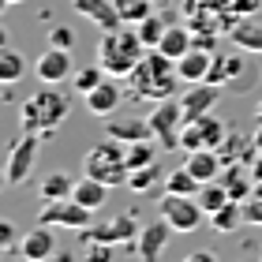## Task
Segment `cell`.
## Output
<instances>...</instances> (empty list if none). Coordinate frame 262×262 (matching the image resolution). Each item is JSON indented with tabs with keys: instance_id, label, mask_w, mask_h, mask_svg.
<instances>
[{
	"instance_id": "6da1fadb",
	"label": "cell",
	"mask_w": 262,
	"mask_h": 262,
	"mask_svg": "<svg viewBox=\"0 0 262 262\" xmlns=\"http://www.w3.org/2000/svg\"><path fill=\"white\" fill-rule=\"evenodd\" d=\"M180 71H176V60L165 56L161 49H146V56L135 64V71L127 75V90L142 101H165L176 98V86H180Z\"/></svg>"
},
{
	"instance_id": "7a4b0ae2",
	"label": "cell",
	"mask_w": 262,
	"mask_h": 262,
	"mask_svg": "<svg viewBox=\"0 0 262 262\" xmlns=\"http://www.w3.org/2000/svg\"><path fill=\"white\" fill-rule=\"evenodd\" d=\"M68 109H71V101H68V94L60 90V82H45L41 90H34L30 98L23 101L19 127L23 131H34V135H41V139H49L53 127H60L68 120Z\"/></svg>"
},
{
	"instance_id": "3957f363",
	"label": "cell",
	"mask_w": 262,
	"mask_h": 262,
	"mask_svg": "<svg viewBox=\"0 0 262 262\" xmlns=\"http://www.w3.org/2000/svg\"><path fill=\"white\" fill-rule=\"evenodd\" d=\"M142 56H146V45H142L139 30H101L98 64L109 71L113 79H127Z\"/></svg>"
},
{
	"instance_id": "277c9868",
	"label": "cell",
	"mask_w": 262,
	"mask_h": 262,
	"mask_svg": "<svg viewBox=\"0 0 262 262\" xmlns=\"http://www.w3.org/2000/svg\"><path fill=\"white\" fill-rule=\"evenodd\" d=\"M127 146L124 142H116L113 135H105L101 142H94V146L86 150V158H82V172L94 176V180L109 184V187H127Z\"/></svg>"
},
{
	"instance_id": "5b68a950",
	"label": "cell",
	"mask_w": 262,
	"mask_h": 262,
	"mask_svg": "<svg viewBox=\"0 0 262 262\" xmlns=\"http://www.w3.org/2000/svg\"><path fill=\"white\" fill-rule=\"evenodd\" d=\"M236 11L232 0H184V23L195 34H229L236 27Z\"/></svg>"
},
{
	"instance_id": "8992f818",
	"label": "cell",
	"mask_w": 262,
	"mask_h": 262,
	"mask_svg": "<svg viewBox=\"0 0 262 262\" xmlns=\"http://www.w3.org/2000/svg\"><path fill=\"white\" fill-rule=\"evenodd\" d=\"M225 139H229L225 120H217L213 113H206V116H195V120H184L180 150L184 154H191V150H221Z\"/></svg>"
},
{
	"instance_id": "52a82bcc",
	"label": "cell",
	"mask_w": 262,
	"mask_h": 262,
	"mask_svg": "<svg viewBox=\"0 0 262 262\" xmlns=\"http://www.w3.org/2000/svg\"><path fill=\"white\" fill-rule=\"evenodd\" d=\"M150 127L161 150H180V131H184V105L180 98H165L150 109Z\"/></svg>"
},
{
	"instance_id": "ba28073f",
	"label": "cell",
	"mask_w": 262,
	"mask_h": 262,
	"mask_svg": "<svg viewBox=\"0 0 262 262\" xmlns=\"http://www.w3.org/2000/svg\"><path fill=\"white\" fill-rule=\"evenodd\" d=\"M158 213L172 225V232H195L206 217V210L199 206L195 195H172V191H165L158 199Z\"/></svg>"
},
{
	"instance_id": "9c48e42d",
	"label": "cell",
	"mask_w": 262,
	"mask_h": 262,
	"mask_svg": "<svg viewBox=\"0 0 262 262\" xmlns=\"http://www.w3.org/2000/svg\"><path fill=\"white\" fill-rule=\"evenodd\" d=\"M90 206H82L79 199H53V202H45V206L38 210V221L41 225H53V229H75V232H82V229H90Z\"/></svg>"
},
{
	"instance_id": "30bf717a",
	"label": "cell",
	"mask_w": 262,
	"mask_h": 262,
	"mask_svg": "<svg viewBox=\"0 0 262 262\" xmlns=\"http://www.w3.org/2000/svg\"><path fill=\"white\" fill-rule=\"evenodd\" d=\"M38 146H41V135H34V131H23V139H15V146L8 154V165H4L8 187H19L30 180L34 161H38Z\"/></svg>"
},
{
	"instance_id": "8fae6325",
	"label": "cell",
	"mask_w": 262,
	"mask_h": 262,
	"mask_svg": "<svg viewBox=\"0 0 262 262\" xmlns=\"http://www.w3.org/2000/svg\"><path fill=\"white\" fill-rule=\"evenodd\" d=\"M142 232V225L135 213H113L105 221H94L90 229H82V240H105V244H135Z\"/></svg>"
},
{
	"instance_id": "7c38bea8",
	"label": "cell",
	"mask_w": 262,
	"mask_h": 262,
	"mask_svg": "<svg viewBox=\"0 0 262 262\" xmlns=\"http://www.w3.org/2000/svg\"><path fill=\"white\" fill-rule=\"evenodd\" d=\"M221 101V86L210 79L202 82H187V90L180 94V105H184V120H195V116H206L213 113V105Z\"/></svg>"
},
{
	"instance_id": "4fadbf2b",
	"label": "cell",
	"mask_w": 262,
	"mask_h": 262,
	"mask_svg": "<svg viewBox=\"0 0 262 262\" xmlns=\"http://www.w3.org/2000/svg\"><path fill=\"white\" fill-rule=\"evenodd\" d=\"M15 255L23 262H45L56 255V240H53V225H34L30 232H23V240L15 247Z\"/></svg>"
},
{
	"instance_id": "5bb4252c",
	"label": "cell",
	"mask_w": 262,
	"mask_h": 262,
	"mask_svg": "<svg viewBox=\"0 0 262 262\" xmlns=\"http://www.w3.org/2000/svg\"><path fill=\"white\" fill-rule=\"evenodd\" d=\"M169 236H172V225L165 217L161 221H146V225H142V232H139V240L131 247H135V255L142 262H158L161 251H165V244H169Z\"/></svg>"
},
{
	"instance_id": "9a60e30c",
	"label": "cell",
	"mask_w": 262,
	"mask_h": 262,
	"mask_svg": "<svg viewBox=\"0 0 262 262\" xmlns=\"http://www.w3.org/2000/svg\"><path fill=\"white\" fill-rule=\"evenodd\" d=\"M34 75H38L41 82H64L75 75V68H71V49H56V45H49L38 60H34Z\"/></svg>"
},
{
	"instance_id": "2e32d148",
	"label": "cell",
	"mask_w": 262,
	"mask_h": 262,
	"mask_svg": "<svg viewBox=\"0 0 262 262\" xmlns=\"http://www.w3.org/2000/svg\"><path fill=\"white\" fill-rule=\"evenodd\" d=\"M105 135H113L116 142H142V139H154V127H150V116H109L105 124Z\"/></svg>"
},
{
	"instance_id": "e0dca14e",
	"label": "cell",
	"mask_w": 262,
	"mask_h": 262,
	"mask_svg": "<svg viewBox=\"0 0 262 262\" xmlns=\"http://www.w3.org/2000/svg\"><path fill=\"white\" fill-rule=\"evenodd\" d=\"M120 101H124V90H120V82H116L113 75L101 82V86H94L90 94H86V109H90V116H116L120 113Z\"/></svg>"
},
{
	"instance_id": "ac0fdd59",
	"label": "cell",
	"mask_w": 262,
	"mask_h": 262,
	"mask_svg": "<svg viewBox=\"0 0 262 262\" xmlns=\"http://www.w3.org/2000/svg\"><path fill=\"white\" fill-rule=\"evenodd\" d=\"M71 8L101 30H120L124 27V19H120V11H116L113 0H71Z\"/></svg>"
},
{
	"instance_id": "d6986e66",
	"label": "cell",
	"mask_w": 262,
	"mask_h": 262,
	"mask_svg": "<svg viewBox=\"0 0 262 262\" xmlns=\"http://www.w3.org/2000/svg\"><path fill=\"white\" fill-rule=\"evenodd\" d=\"M210 64H213V53L195 45V49H187L180 60H176V71H180L184 82H202V79H210Z\"/></svg>"
},
{
	"instance_id": "ffe728a7",
	"label": "cell",
	"mask_w": 262,
	"mask_h": 262,
	"mask_svg": "<svg viewBox=\"0 0 262 262\" xmlns=\"http://www.w3.org/2000/svg\"><path fill=\"white\" fill-rule=\"evenodd\" d=\"M221 184L229 187V195L236 199V202H247L255 195V176H251V165H244L236 161V165H225V172H221Z\"/></svg>"
},
{
	"instance_id": "44dd1931",
	"label": "cell",
	"mask_w": 262,
	"mask_h": 262,
	"mask_svg": "<svg viewBox=\"0 0 262 262\" xmlns=\"http://www.w3.org/2000/svg\"><path fill=\"white\" fill-rule=\"evenodd\" d=\"M158 49L165 56H172V60H180L187 49H195V30L187 27V23H169V30H165V38H161Z\"/></svg>"
},
{
	"instance_id": "7402d4cb",
	"label": "cell",
	"mask_w": 262,
	"mask_h": 262,
	"mask_svg": "<svg viewBox=\"0 0 262 262\" xmlns=\"http://www.w3.org/2000/svg\"><path fill=\"white\" fill-rule=\"evenodd\" d=\"M229 41L244 53H262V23H255L251 15L236 19V27L229 30Z\"/></svg>"
},
{
	"instance_id": "603a6c76",
	"label": "cell",
	"mask_w": 262,
	"mask_h": 262,
	"mask_svg": "<svg viewBox=\"0 0 262 262\" xmlns=\"http://www.w3.org/2000/svg\"><path fill=\"white\" fill-rule=\"evenodd\" d=\"M71 199H79L82 206H90V210H101L105 202H109V184H101V180H94V176L82 172V180H75Z\"/></svg>"
},
{
	"instance_id": "cb8c5ba5",
	"label": "cell",
	"mask_w": 262,
	"mask_h": 262,
	"mask_svg": "<svg viewBox=\"0 0 262 262\" xmlns=\"http://www.w3.org/2000/svg\"><path fill=\"white\" fill-rule=\"evenodd\" d=\"M240 71H244L240 49H236V53H213V64H210V82H217V86H225V82L240 79Z\"/></svg>"
},
{
	"instance_id": "d4e9b609",
	"label": "cell",
	"mask_w": 262,
	"mask_h": 262,
	"mask_svg": "<svg viewBox=\"0 0 262 262\" xmlns=\"http://www.w3.org/2000/svg\"><path fill=\"white\" fill-rule=\"evenodd\" d=\"M247 217H244V202H236V199H229L225 206L217 210V213H210V225L217 229L221 236H229V232H236L244 225Z\"/></svg>"
},
{
	"instance_id": "484cf974",
	"label": "cell",
	"mask_w": 262,
	"mask_h": 262,
	"mask_svg": "<svg viewBox=\"0 0 262 262\" xmlns=\"http://www.w3.org/2000/svg\"><path fill=\"white\" fill-rule=\"evenodd\" d=\"M158 180H161V161L142 165V169H131V176H127V191H135V195H150L154 187H158Z\"/></svg>"
},
{
	"instance_id": "4316f807",
	"label": "cell",
	"mask_w": 262,
	"mask_h": 262,
	"mask_svg": "<svg viewBox=\"0 0 262 262\" xmlns=\"http://www.w3.org/2000/svg\"><path fill=\"white\" fill-rule=\"evenodd\" d=\"M71 191H75V180H71L68 172H49V176L41 180V187H38L41 202H53V199H68Z\"/></svg>"
},
{
	"instance_id": "83f0119b",
	"label": "cell",
	"mask_w": 262,
	"mask_h": 262,
	"mask_svg": "<svg viewBox=\"0 0 262 262\" xmlns=\"http://www.w3.org/2000/svg\"><path fill=\"white\" fill-rule=\"evenodd\" d=\"M165 191H172V195H199L202 191V180L184 165V169H176V172L165 176Z\"/></svg>"
},
{
	"instance_id": "f1b7e54d",
	"label": "cell",
	"mask_w": 262,
	"mask_h": 262,
	"mask_svg": "<svg viewBox=\"0 0 262 262\" xmlns=\"http://www.w3.org/2000/svg\"><path fill=\"white\" fill-rule=\"evenodd\" d=\"M195 199H199V206L206 210V217H210V213H217L232 195H229V187H225L221 180H210V184H202V191H199Z\"/></svg>"
},
{
	"instance_id": "f546056e",
	"label": "cell",
	"mask_w": 262,
	"mask_h": 262,
	"mask_svg": "<svg viewBox=\"0 0 262 262\" xmlns=\"http://www.w3.org/2000/svg\"><path fill=\"white\" fill-rule=\"evenodd\" d=\"M135 30H139V38H142V45H146V49H158L161 38H165V30H169V23L161 19V11H150V15L142 19Z\"/></svg>"
},
{
	"instance_id": "4dcf8cb0",
	"label": "cell",
	"mask_w": 262,
	"mask_h": 262,
	"mask_svg": "<svg viewBox=\"0 0 262 262\" xmlns=\"http://www.w3.org/2000/svg\"><path fill=\"white\" fill-rule=\"evenodd\" d=\"M23 75H27V60H23L15 49H4L0 53V82L11 86V82H19Z\"/></svg>"
},
{
	"instance_id": "1f68e13d",
	"label": "cell",
	"mask_w": 262,
	"mask_h": 262,
	"mask_svg": "<svg viewBox=\"0 0 262 262\" xmlns=\"http://www.w3.org/2000/svg\"><path fill=\"white\" fill-rule=\"evenodd\" d=\"M105 79H109V71H105L101 64H94V68L75 71V75H71V86H75V94H82V98H86V94H90L94 86H101Z\"/></svg>"
},
{
	"instance_id": "d6a6232c",
	"label": "cell",
	"mask_w": 262,
	"mask_h": 262,
	"mask_svg": "<svg viewBox=\"0 0 262 262\" xmlns=\"http://www.w3.org/2000/svg\"><path fill=\"white\" fill-rule=\"evenodd\" d=\"M113 4H116V11H120V19L127 27H139V23L154 11V0H113Z\"/></svg>"
},
{
	"instance_id": "836d02e7",
	"label": "cell",
	"mask_w": 262,
	"mask_h": 262,
	"mask_svg": "<svg viewBox=\"0 0 262 262\" xmlns=\"http://www.w3.org/2000/svg\"><path fill=\"white\" fill-rule=\"evenodd\" d=\"M124 161H127V169H142V165H154V161H158V146H150V139L131 142Z\"/></svg>"
},
{
	"instance_id": "e575fe53",
	"label": "cell",
	"mask_w": 262,
	"mask_h": 262,
	"mask_svg": "<svg viewBox=\"0 0 262 262\" xmlns=\"http://www.w3.org/2000/svg\"><path fill=\"white\" fill-rule=\"evenodd\" d=\"M82 258H86V262H113V258H116V244L82 240Z\"/></svg>"
},
{
	"instance_id": "d590c367",
	"label": "cell",
	"mask_w": 262,
	"mask_h": 262,
	"mask_svg": "<svg viewBox=\"0 0 262 262\" xmlns=\"http://www.w3.org/2000/svg\"><path fill=\"white\" fill-rule=\"evenodd\" d=\"M49 45H56V49H71V45H75V30H71V27H53L49 30Z\"/></svg>"
},
{
	"instance_id": "8d00e7d4",
	"label": "cell",
	"mask_w": 262,
	"mask_h": 262,
	"mask_svg": "<svg viewBox=\"0 0 262 262\" xmlns=\"http://www.w3.org/2000/svg\"><path fill=\"white\" fill-rule=\"evenodd\" d=\"M244 217H247V225H258L262 229V195H251L244 202Z\"/></svg>"
},
{
	"instance_id": "74e56055",
	"label": "cell",
	"mask_w": 262,
	"mask_h": 262,
	"mask_svg": "<svg viewBox=\"0 0 262 262\" xmlns=\"http://www.w3.org/2000/svg\"><path fill=\"white\" fill-rule=\"evenodd\" d=\"M0 244H4L8 247V255H15V225H11V221H0Z\"/></svg>"
},
{
	"instance_id": "f35d334b",
	"label": "cell",
	"mask_w": 262,
	"mask_h": 262,
	"mask_svg": "<svg viewBox=\"0 0 262 262\" xmlns=\"http://www.w3.org/2000/svg\"><path fill=\"white\" fill-rule=\"evenodd\" d=\"M262 8V0H232V11H236V15H255V11Z\"/></svg>"
},
{
	"instance_id": "ab89813d",
	"label": "cell",
	"mask_w": 262,
	"mask_h": 262,
	"mask_svg": "<svg viewBox=\"0 0 262 262\" xmlns=\"http://www.w3.org/2000/svg\"><path fill=\"white\" fill-rule=\"evenodd\" d=\"M184 262H217V258H213V251H202V247H199V251H187Z\"/></svg>"
},
{
	"instance_id": "60d3db41",
	"label": "cell",
	"mask_w": 262,
	"mask_h": 262,
	"mask_svg": "<svg viewBox=\"0 0 262 262\" xmlns=\"http://www.w3.org/2000/svg\"><path fill=\"white\" fill-rule=\"evenodd\" d=\"M251 176H255V195H262V158L251 161Z\"/></svg>"
},
{
	"instance_id": "b9f144b4",
	"label": "cell",
	"mask_w": 262,
	"mask_h": 262,
	"mask_svg": "<svg viewBox=\"0 0 262 262\" xmlns=\"http://www.w3.org/2000/svg\"><path fill=\"white\" fill-rule=\"evenodd\" d=\"M251 139H255V150H258V158H262V124H258V131H255Z\"/></svg>"
},
{
	"instance_id": "7bdbcfd3",
	"label": "cell",
	"mask_w": 262,
	"mask_h": 262,
	"mask_svg": "<svg viewBox=\"0 0 262 262\" xmlns=\"http://www.w3.org/2000/svg\"><path fill=\"white\" fill-rule=\"evenodd\" d=\"M56 262H75V258H71V255H60V251H56Z\"/></svg>"
},
{
	"instance_id": "ee69618b",
	"label": "cell",
	"mask_w": 262,
	"mask_h": 262,
	"mask_svg": "<svg viewBox=\"0 0 262 262\" xmlns=\"http://www.w3.org/2000/svg\"><path fill=\"white\" fill-rule=\"evenodd\" d=\"M255 120H258V124H262V101H258V105H255Z\"/></svg>"
},
{
	"instance_id": "f6af8a7d",
	"label": "cell",
	"mask_w": 262,
	"mask_h": 262,
	"mask_svg": "<svg viewBox=\"0 0 262 262\" xmlns=\"http://www.w3.org/2000/svg\"><path fill=\"white\" fill-rule=\"evenodd\" d=\"M172 4V0H154V8H169Z\"/></svg>"
},
{
	"instance_id": "bcb514c9",
	"label": "cell",
	"mask_w": 262,
	"mask_h": 262,
	"mask_svg": "<svg viewBox=\"0 0 262 262\" xmlns=\"http://www.w3.org/2000/svg\"><path fill=\"white\" fill-rule=\"evenodd\" d=\"M4 4H19V0H4Z\"/></svg>"
},
{
	"instance_id": "7dc6e473",
	"label": "cell",
	"mask_w": 262,
	"mask_h": 262,
	"mask_svg": "<svg viewBox=\"0 0 262 262\" xmlns=\"http://www.w3.org/2000/svg\"><path fill=\"white\" fill-rule=\"evenodd\" d=\"M258 262H262V255H258Z\"/></svg>"
},
{
	"instance_id": "c3c4849f",
	"label": "cell",
	"mask_w": 262,
	"mask_h": 262,
	"mask_svg": "<svg viewBox=\"0 0 262 262\" xmlns=\"http://www.w3.org/2000/svg\"><path fill=\"white\" fill-rule=\"evenodd\" d=\"M45 262H49V258H45Z\"/></svg>"
}]
</instances>
